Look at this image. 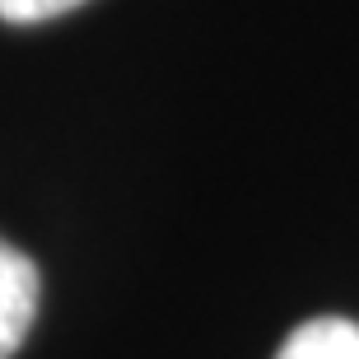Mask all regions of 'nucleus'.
<instances>
[{
    "mask_svg": "<svg viewBox=\"0 0 359 359\" xmlns=\"http://www.w3.org/2000/svg\"><path fill=\"white\" fill-rule=\"evenodd\" d=\"M84 0H0V19L5 24H47L56 14L80 10Z\"/></svg>",
    "mask_w": 359,
    "mask_h": 359,
    "instance_id": "3",
    "label": "nucleus"
},
{
    "mask_svg": "<svg viewBox=\"0 0 359 359\" xmlns=\"http://www.w3.org/2000/svg\"><path fill=\"white\" fill-rule=\"evenodd\" d=\"M276 359H359V322L313 318L285 336Z\"/></svg>",
    "mask_w": 359,
    "mask_h": 359,
    "instance_id": "2",
    "label": "nucleus"
},
{
    "mask_svg": "<svg viewBox=\"0 0 359 359\" xmlns=\"http://www.w3.org/2000/svg\"><path fill=\"white\" fill-rule=\"evenodd\" d=\"M38 304H42L38 262L0 238V359H10L24 346L28 327L38 318Z\"/></svg>",
    "mask_w": 359,
    "mask_h": 359,
    "instance_id": "1",
    "label": "nucleus"
}]
</instances>
